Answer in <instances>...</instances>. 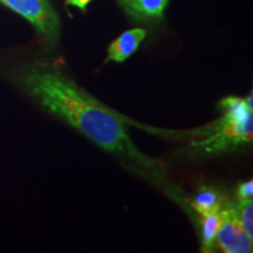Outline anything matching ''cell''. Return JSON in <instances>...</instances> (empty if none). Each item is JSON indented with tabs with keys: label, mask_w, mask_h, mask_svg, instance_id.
Listing matches in <instances>:
<instances>
[{
	"label": "cell",
	"mask_w": 253,
	"mask_h": 253,
	"mask_svg": "<svg viewBox=\"0 0 253 253\" xmlns=\"http://www.w3.org/2000/svg\"><path fill=\"white\" fill-rule=\"evenodd\" d=\"M237 212H238V218L242 223L243 229L249 236L250 239L253 240V203L252 198L244 199L240 201L238 208H237Z\"/></svg>",
	"instance_id": "cell-9"
},
{
	"label": "cell",
	"mask_w": 253,
	"mask_h": 253,
	"mask_svg": "<svg viewBox=\"0 0 253 253\" xmlns=\"http://www.w3.org/2000/svg\"><path fill=\"white\" fill-rule=\"evenodd\" d=\"M91 0H66V4L69 6H75V7L80 8L81 11H86L87 6L89 5Z\"/></svg>",
	"instance_id": "cell-11"
},
{
	"label": "cell",
	"mask_w": 253,
	"mask_h": 253,
	"mask_svg": "<svg viewBox=\"0 0 253 253\" xmlns=\"http://www.w3.org/2000/svg\"><path fill=\"white\" fill-rule=\"evenodd\" d=\"M145 37H147V31L141 27L123 32L118 39L114 40L109 45L107 61L123 62L137 50Z\"/></svg>",
	"instance_id": "cell-6"
},
{
	"label": "cell",
	"mask_w": 253,
	"mask_h": 253,
	"mask_svg": "<svg viewBox=\"0 0 253 253\" xmlns=\"http://www.w3.org/2000/svg\"><path fill=\"white\" fill-rule=\"evenodd\" d=\"M253 196V181H248L242 183L237 189V197H238L239 202L244 201V199L252 198Z\"/></svg>",
	"instance_id": "cell-10"
},
{
	"label": "cell",
	"mask_w": 253,
	"mask_h": 253,
	"mask_svg": "<svg viewBox=\"0 0 253 253\" xmlns=\"http://www.w3.org/2000/svg\"><path fill=\"white\" fill-rule=\"evenodd\" d=\"M125 13L138 23L162 20L170 0H116Z\"/></svg>",
	"instance_id": "cell-5"
},
{
	"label": "cell",
	"mask_w": 253,
	"mask_h": 253,
	"mask_svg": "<svg viewBox=\"0 0 253 253\" xmlns=\"http://www.w3.org/2000/svg\"><path fill=\"white\" fill-rule=\"evenodd\" d=\"M204 140L195 142V147L207 153H218L238 147L243 143H251L253 138V114L240 121L225 123L220 120L214 122Z\"/></svg>",
	"instance_id": "cell-2"
},
{
	"label": "cell",
	"mask_w": 253,
	"mask_h": 253,
	"mask_svg": "<svg viewBox=\"0 0 253 253\" xmlns=\"http://www.w3.org/2000/svg\"><path fill=\"white\" fill-rule=\"evenodd\" d=\"M20 84L43 108L103 150L166 184L164 163L147 156L136 147L126 131V120L79 87L61 68L42 63L31 66L21 73Z\"/></svg>",
	"instance_id": "cell-1"
},
{
	"label": "cell",
	"mask_w": 253,
	"mask_h": 253,
	"mask_svg": "<svg viewBox=\"0 0 253 253\" xmlns=\"http://www.w3.org/2000/svg\"><path fill=\"white\" fill-rule=\"evenodd\" d=\"M191 207L199 216L216 212L223 208V198L219 192L213 188L202 186L196 197L192 199Z\"/></svg>",
	"instance_id": "cell-7"
},
{
	"label": "cell",
	"mask_w": 253,
	"mask_h": 253,
	"mask_svg": "<svg viewBox=\"0 0 253 253\" xmlns=\"http://www.w3.org/2000/svg\"><path fill=\"white\" fill-rule=\"evenodd\" d=\"M223 209V208H221ZM202 218V248L204 252H211L213 250L216 236L221 221V210L211 212Z\"/></svg>",
	"instance_id": "cell-8"
},
{
	"label": "cell",
	"mask_w": 253,
	"mask_h": 253,
	"mask_svg": "<svg viewBox=\"0 0 253 253\" xmlns=\"http://www.w3.org/2000/svg\"><path fill=\"white\" fill-rule=\"evenodd\" d=\"M216 242L226 253H251L253 240L249 238L238 218L237 208L225 205L221 209V221Z\"/></svg>",
	"instance_id": "cell-4"
},
{
	"label": "cell",
	"mask_w": 253,
	"mask_h": 253,
	"mask_svg": "<svg viewBox=\"0 0 253 253\" xmlns=\"http://www.w3.org/2000/svg\"><path fill=\"white\" fill-rule=\"evenodd\" d=\"M33 25L52 42L60 37V20L49 0H0Z\"/></svg>",
	"instance_id": "cell-3"
}]
</instances>
